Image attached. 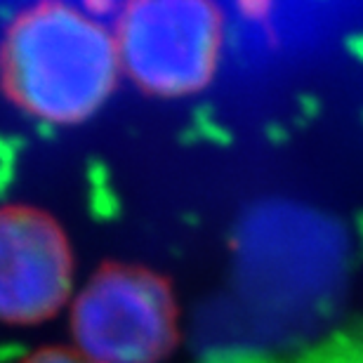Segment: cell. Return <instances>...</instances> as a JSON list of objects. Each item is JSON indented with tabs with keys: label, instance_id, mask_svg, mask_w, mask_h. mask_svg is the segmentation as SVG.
Masks as SVG:
<instances>
[{
	"label": "cell",
	"instance_id": "6da1fadb",
	"mask_svg": "<svg viewBox=\"0 0 363 363\" xmlns=\"http://www.w3.org/2000/svg\"><path fill=\"white\" fill-rule=\"evenodd\" d=\"M118 81V48L101 24L67 0H38L7 26L0 85L28 116L83 123L104 106Z\"/></svg>",
	"mask_w": 363,
	"mask_h": 363
},
{
	"label": "cell",
	"instance_id": "3957f363",
	"mask_svg": "<svg viewBox=\"0 0 363 363\" xmlns=\"http://www.w3.org/2000/svg\"><path fill=\"white\" fill-rule=\"evenodd\" d=\"M78 352L94 363H161L177 347L170 281L140 264L104 262L71 311Z\"/></svg>",
	"mask_w": 363,
	"mask_h": 363
},
{
	"label": "cell",
	"instance_id": "7a4b0ae2",
	"mask_svg": "<svg viewBox=\"0 0 363 363\" xmlns=\"http://www.w3.org/2000/svg\"><path fill=\"white\" fill-rule=\"evenodd\" d=\"M116 40L118 62L144 94L189 97L217 76L227 14L220 0H123Z\"/></svg>",
	"mask_w": 363,
	"mask_h": 363
},
{
	"label": "cell",
	"instance_id": "5b68a950",
	"mask_svg": "<svg viewBox=\"0 0 363 363\" xmlns=\"http://www.w3.org/2000/svg\"><path fill=\"white\" fill-rule=\"evenodd\" d=\"M21 363H94L85 354L78 350H69V347H43V350L33 352Z\"/></svg>",
	"mask_w": 363,
	"mask_h": 363
},
{
	"label": "cell",
	"instance_id": "277c9868",
	"mask_svg": "<svg viewBox=\"0 0 363 363\" xmlns=\"http://www.w3.org/2000/svg\"><path fill=\"white\" fill-rule=\"evenodd\" d=\"M74 255L67 231L45 210L0 208V321L33 325L69 300Z\"/></svg>",
	"mask_w": 363,
	"mask_h": 363
}]
</instances>
